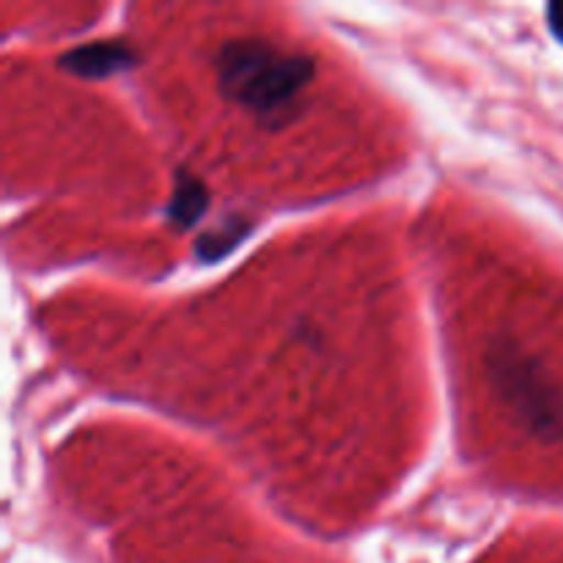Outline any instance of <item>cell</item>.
I'll return each mask as SVG.
<instances>
[{
	"label": "cell",
	"mask_w": 563,
	"mask_h": 563,
	"mask_svg": "<svg viewBox=\"0 0 563 563\" xmlns=\"http://www.w3.org/2000/svg\"><path fill=\"white\" fill-rule=\"evenodd\" d=\"M548 16H550V27H553V33L563 42V3L550 5Z\"/></svg>",
	"instance_id": "obj_3"
},
{
	"label": "cell",
	"mask_w": 563,
	"mask_h": 563,
	"mask_svg": "<svg viewBox=\"0 0 563 563\" xmlns=\"http://www.w3.org/2000/svg\"><path fill=\"white\" fill-rule=\"evenodd\" d=\"M220 88L269 124H280L297 93L311 80V60L256 38L223 44L218 55Z\"/></svg>",
	"instance_id": "obj_1"
},
{
	"label": "cell",
	"mask_w": 563,
	"mask_h": 563,
	"mask_svg": "<svg viewBox=\"0 0 563 563\" xmlns=\"http://www.w3.org/2000/svg\"><path fill=\"white\" fill-rule=\"evenodd\" d=\"M487 366L495 390L504 396L511 416L531 434L559 438L563 432V401L542 366L509 339L489 346Z\"/></svg>",
	"instance_id": "obj_2"
}]
</instances>
